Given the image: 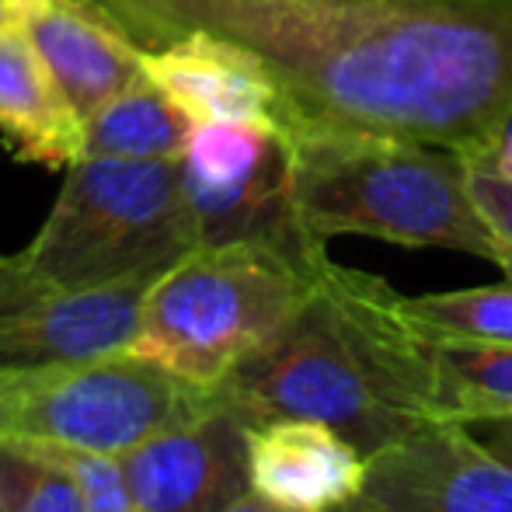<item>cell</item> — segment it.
<instances>
[{
    "label": "cell",
    "mask_w": 512,
    "mask_h": 512,
    "mask_svg": "<svg viewBox=\"0 0 512 512\" xmlns=\"http://www.w3.org/2000/svg\"><path fill=\"white\" fill-rule=\"evenodd\" d=\"M143 49L241 46L283 136H387L488 161L512 119V0H95Z\"/></svg>",
    "instance_id": "1"
},
{
    "label": "cell",
    "mask_w": 512,
    "mask_h": 512,
    "mask_svg": "<svg viewBox=\"0 0 512 512\" xmlns=\"http://www.w3.org/2000/svg\"><path fill=\"white\" fill-rule=\"evenodd\" d=\"M216 401L244 425L310 418L345 436L366 460L439 422L436 363L405 297L328 262L293 317L237 363Z\"/></svg>",
    "instance_id": "2"
},
{
    "label": "cell",
    "mask_w": 512,
    "mask_h": 512,
    "mask_svg": "<svg viewBox=\"0 0 512 512\" xmlns=\"http://www.w3.org/2000/svg\"><path fill=\"white\" fill-rule=\"evenodd\" d=\"M286 147L293 216L310 241L366 234L408 248H450L512 279V244L471 196V157L387 136H286Z\"/></svg>",
    "instance_id": "3"
},
{
    "label": "cell",
    "mask_w": 512,
    "mask_h": 512,
    "mask_svg": "<svg viewBox=\"0 0 512 512\" xmlns=\"http://www.w3.org/2000/svg\"><path fill=\"white\" fill-rule=\"evenodd\" d=\"M328 262L321 244H199L147 286L129 352L213 391L290 321Z\"/></svg>",
    "instance_id": "4"
},
{
    "label": "cell",
    "mask_w": 512,
    "mask_h": 512,
    "mask_svg": "<svg viewBox=\"0 0 512 512\" xmlns=\"http://www.w3.org/2000/svg\"><path fill=\"white\" fill-rule=\"evenodd\" d=\"M196 248L178 157H81L21 251L60 286L88 293L150 286Z\"/></svg>",
    "instance_id": "5"
},
{
    "label": "cell",
    "mask_w": 512,
    "mask_h": 512,
    "mask_svg": "<svg viewBox=\"0 0 512 512\" xmlns=\"http://www.w3.org/2000/svg\"><path fill=\"white\" fill-rule=\"evenodd\" d=\"M213 401V391L122 349L0 377V443H49L122 457Z\"/></svg>",
    "instance_id": "6"
},
{
    "label": "cell",
    "mask_w": 512,
    "mask_h": 512,
    "mask_svg": "<svg viewBox=\"0 0 512 512\" xmlns=\"http://www.w3.org/2000/svg\"><path fill=\"white\" fill-rule=\"evenodd\" d=\"M178 164L199 244H317L293 216L290 147L276 126L196 122Z\"/></svg>",
    "instance_id": "7"
},
{
    "label": "cell",
    "mask_w": 512,
    "mask_h": 512,
    "mask_svg": "<svg viewBox=\"0 0 512 512\" xmlns=\"http://www.w3.org/2000/svg\"><path fill=\"white\" fill-rule=\"evenodd\" d=\"M147 286L67 290L28 262L0 255V377L53 370L129 349Z\"/></svg>",
    "instance_id": "8"
},
{
    "label": "cell",
    "mask_w": 512,
    "mask_h": 512,
    "mask_svg": "<svg viewBox=\"0 0 512 512\" xmlns=\"http://www.w3.org/2000/svg\"><path fill=\"white\" fill-rule=\"evenodd\" d=\"M345 512H512V464L471 425L436 422L380 450Z\"/></svg>",
    "instance_id": "9"
},
{
    "label": "cell",
    "mask_w": 512,
    "mask_h": 512,
    "mask_svg": "<svg viewBox=\"0 0 512 512\" xmlns=\"http://www.w3.org/2000/svg\"><path fill=\"white\" fill-rule=\"evenodd\" d=\"M119 460L136 512H227L251 492L248 425L220 401Z\"/></svg>",
    "instance_id": "10"
},
{
    "label": "cell",
    "mask_w": 512,
    "mask_h": 512,
    "mask_svg": "<svg viewBox=\"0 0 512 512\" xmlns=\"http://www.w3.org/2000/svg\"><path fill=\"white\" fill-rule=\"evenodd\" d=\"M14 25L84 119L147 74V49L95 0H14Z\"/></svg>",
    "instance_id": "11"
},
{
    "label": "cell",
    "mask_w": 512,
    "mask_h": 512,
    "mask_svg": "<svg viewBox=\"0 0 512 512\" xmlns=\"http://www.w3.org/2000/svg\"><path fill=\"white\" fill-rule=\"evenodd\" d=\"M370 460L331 425L310 418L248 429L251 492L286 512H345L356 506Z\"/></svg>",
    "instance_id": "12"
},
{
    "label": "cell",
    "mask_w": 512,
    "mask_h": 512,
    "mask_svg": "<svg viewBox=\"0 0 512 512\" xmlns=\"http://www.w3.org/2000/svg\"><path fill=\"white\" fill-rule=\"evenodd\" d=\"M143 67L192 122L276 126V91L234 42L209 32H182L147 49Z\"/></svg>",
    "instance_id": "13"
},
{
    "label": "cell",
    "mask_w": 512,
    "mask_h": 512,
    "mask_svg": "<svg viewBox=\"0 0 512 512\" xmlns=\"http://www.w3.org/2000/svg\"><path fill=\"white\" fill-rule=\"evenodd\" d=\"M0 136L18 161L70 168L88 150V119L18 25L0 32Z\"/></svg>",
    "instance_id": "14"
},
{
    "label": "cell",
    "mask_w": 512,
    "mask_h": 512,
    "mask_svg": "<svg viewBox=\"0 0 512 512\" xmlns=\"http://www.w3.org/2000/svg\"><path fill=\"white\" fill-rule=\"evenodd\" d=\"M192 129H196L192 115H185L161 84L143 74L95 115H88L84 157H133V161L182 157Z\"/></svg>",
    "instance_id": "15"
},
{
    "label": "cell",
    "mask_w": 512,
    "mask_h": 512,
    "mask_svg": "<svg viewBox=\"0 0 512 512\" xmlns=\"http://www.w3.org/2000/svg\"><path fill=\"white\" fill-rule=\"evenodd\" d=\"M425 338L436 363L439 422L474 425L512 415V342Z\"/></svg>",
    "instance_id": "16"
},
{
    "label": "cell",
    "mask_w": 512,
    "mask_h": 512,
    "mask_svg": "<svg viewBox=\"0 0 512 512\" xmlns=\"http://www.w3.org/2000/svg\"><path fill=\"white\" fill-rule=\"evenodd\" d=\"M405 310L425 335L512 342V279L478 290L405 297Z\"/></svg>",
    "instance_id": "17"
},
{
    "label": "cell",
    "mask_w": 512,
    "mask_h": 512,
    "mask_svg": "<svg viewBox=\"0 0 512 512\" xmlns=\"http://www.w3.org/2000/svg\"><path fill=\"white\" fill-rule=\"evenodd\" d=\"M0 502L7 512H88L77 478L46 443H0Z\"/></svg>",
    "instance_id": "18"
},
{
    "label": "cell",
    "mask_w": 512,
    "mask_h": 512,
    "mask_svg": "<svg viewBox=\"0 0 512 512\" xmlns=\"http://www.w3.org/2000/svg\"><path fill=\"white\" fill-rule=\"evenodd\" d=\"M53 450L60 453V460L70 467V474L81 485L88 512H136L119 457L95 450H74V446H53Z\"/></svg>",
    "instance_id": "19"
},
{
    "label": "cell",
    "mask_w": 512,
    "mask_h": 512,
    "mask_svg": "<svg viewBox=\"0 0 512 512\" xmlns=\"http://www.w3.org/2000/svg\"><path fill=\"white\" fill-rule=\"evenodd\" d=\"M467 182H471V196L488 216V223L499 230L502 241L512 244V178L499 175L488 161H471Z\"/></svg>",
    "instance_id": "20"
},
{
    "label": "cell",
    "mask_w": 512,
    "mask_h": 512,
    "mask_svg": "<svg viewBox=\"0 0 512 512\" xmlns=\"http://www.w3.org/2000/svg\"><path fill=\"white\" fill-rule=\"evenodd\" d=\"M474 436L488 446L492 453H499L506 464H512V415L506 418H485V422H474L471 425Z\"/></svg>",
    "instance_id": "21"
},
{
    "label": "cell",
    "mask_w": 512,
    "mask_h": 512,
    "mask_svg": "<svg viewBox=\"0 0 512 512\" xmlns=\"http://www.w3.org/2000/svg\"><path fill=\"white\" fill-rule=\"evenodd\" d=\"M488 164H492L499 175H506L512 178V119H509V126H506V133H502V140H499V147H495V154L488 157Z\"/></svg>",
    "instance_id": "22"
},
{
    "label": "cell",
    "mask_w": 512,
    "mask_h": 512,
    "mask_svg": "<svg viewBox=\"0 0 512 512\" xmlns=\"http://www.w3.org/2000/svg\"><path fill=\"white\" fill-rule=\"evenodd\" d=\"M227 512H286V509L272 506V502H265L262 495H255V492H244L241 499H237Z\"/></svg>",
    "instance_id": "23"
},
{
    "label": "cell",
    "mask_w": 512,
    "mask_h": 512,
    "mask_svg": "<svg viewBox=\"0 0 512 512\" xmlns=\"http://www.w3.org/2000/svg\"><path fill=\"white\" fill-rule=\"evenodd\" d=\"M14 21V0H0V32Z\"/></svg>",
    "instance_id": "24"
},
{
    "label": "cell",
    "mask_w": 512,
    "mask_h": 512,
    "mask_svg": "<svg viewBox=\"0 0 512 512\" xmlns=\"http://www.w3.org/2000/svg\"><path fill=\"white\" fill-rule=\"evenodd\" d=\"M0 512H7V509H4V502H0Z\"/></svg>",
    "instance_id": "25"
}]
</instances>
